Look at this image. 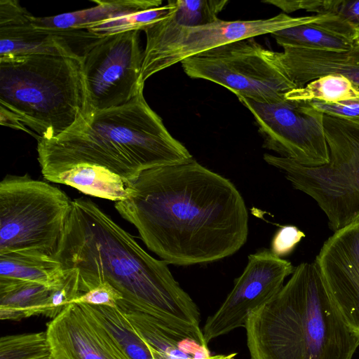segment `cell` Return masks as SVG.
I'll use <instances>...</instances> for the list:
<instances>
[{"instance_id": "obj_1", "label": "cell", "mask_w": 359, "mask_h": 359, "mask_svg": "<svg viewBox=\"0 0 359 359\" xmlns=\"http://www.w3.org/2000/svg\"><path fill=\"white\" fill-rule=\"evenodd\" d=\"M114 206L167 264L218 261L248 238V214L237 188L193 158L144 170Z\"/></svg>"}, {"instance_id": "obj_7", "label": "cell", "mask_w": 359, "mask_h": 359, "mask_svg": "<svg viewBox=\"0 0 359 359\" xmlns=\"http://www.w3.org/2000/svg\"><path fill=\"white\" fill-rule=\"evenodd\" d=\"M72 202L59 188L27 175L0 182V253L39 252L55 257Z\"/></svg>"}, {"instance_id": "obj_24", "label": "cell", "mask_w": 359, "mask_h": 359, "mask_svg": "<svg viewBox=\"0 0 359 359\" xmlns=\"http://www.w3.org/2000/svg\"><path fill=\"white\" fill-rule=\"evenodd\" d=\"M285 97L304 102L337 104L359 99V87L343 76L330 74L290 90Z\"/></svg>"}, {"instance_id": "obj_12", "label": "cell", "mask_w": 359, "mask_h": 359, "mask_svg": "<svg viewBox=\"0 0 359 359\" xmlns=\"http://www.w3.org/2000/svg\"><path fill=\"white\" fill-rule=\"evenodd\" d=\"M291 262L260 249L248 257L247 265L219 309L208 316L202 329L206 344L237 328L245 327L249 313L271 300L292 274Z\"/></svg>"}, {"instance_id": "obj_31", "label": "cell", "mask_w": 359, "mask_h": 359, "mask_svg": "<svg viewBox=\"0 0 359 359\" xmlns=\"http://www.w3.org/2000/svg\"><path fill=\"white\" fill-rule=\"evenodd\" d=\"M236 355V353H232L229 354L210 355L205 359H234Z\"/></svg>"}, {"instance_id": "obj_30", "label": "cell", "mask_w": 359, "mask_h": 359, "mask_svg": "<svg viewBox=\"0 0 359 359\" xmlns=\"http://www.w3.org/2000/svg\"><path fill=\"white\" fill-rule=\"evenodd\" d=\"M324 114L359 122V99L348 100L337 104L309 102Z\"/></svg>"}, {"instance_id": "obj_10", "label": "cell", "mask_w": 359, "mask_h": 359, "mask_svg": "<svg viewBox=\"0 0 359 359\" xmlns=\"http://www.w3.org/2000/svg\"><path fill=\"white\" fill-rule=\"evenodd\" d=\"M238 100L252 114L263 138V147L306 166L330 160L324 114L309 102L285 99L273 103Z\"/></svg>"}, {"instance_id": "obj_11", "label": "cell", "mask_w": 359, "mask_h": 359, "mask_svg": "<svg viewBox=\"0 0 359 359\" xmlns=\"http://www.w3.org/2000/svg\"><path fill=\"white\" fill-rule=\"evenodd\" d=\"M140 31L100 38L82 58L89 111L125 104L144 89ZM89 111V112H90Z\"/></svg>"}, {"instance_id": "obj_4", "label": "cell", "mask_w": 359, "mask_h": 359, "mask_svg": "<svg viewBox=\"0 0 359 359\" xmlns=\"http://www.w3.org/2000/svg\"><path fill=\"white\" fill-rule=\"evenodd\" d=\"M250 359H352L359 337L338 312L313 262L295 267L245 327Z\"/></svg>"}, {"instance_id": "obj_25", "label": "cell", "mask_w": 359, "mask_h": 359, "mask_svg": "<svg viewBox=\"0 0 359 359\" xmlns=\"http://www.w3.org/2000/svg\"><path fill=\"white\" fill-rule=\"evenodd\" d=\"M174 8L171 0L165 6L115 18L89 27L86 29L100 37L130 31H144L146 27L165 18Z\"/></svg>"}, {"instance_id": "obj_8", "label": "cell", "mask_w": 359, "mask_h": 359, "mask_svg": "<svg viewBox=\"0 0 359 359\" xmlns=\"http://www.w3.org/2000/svg\"><path fill=\"white\" fill-rule=\"evenodd\" d=\"M181 65L191 79L213 82L237 97L257 102L280 101L297 88L283 69L279 52L264 48L255 37L203 52L184 60Z\"/></svg>"}, {"instance_id": "obj_33", "label": "cell", "mask_w": 359, "mask_h": 359, "mask_svg": "<svg viewBox=\"0 0 359 359\" xmlns=\"http://www.w3.org/2000/svg\"><path fill=\"white\" fill-rule=\"evenodd\" d=\"M354 44L359 48V29L355 30V34L354 37Z\"/></svg>"}, {"instance_id": "obj_6", "label": "cell", "mask_w": 359, "mask_h": 359, "mask_svg": "<svg viewBox=\"0 0 359 359\" xmlns=\"http://www.w3.org/2000/svg\"><path fill=\"white\" fill-rule=\"evenodd\" d=\"M324 128L327 164L306 166L269 154L263 158L317 202L336 231L359 217V122L325 114Z\"/></svg>"}, {"instance_id": "obj_32", "label": "cell", "mask_w": 359, "mask_h": 359, "mask_svg": "<svg viewBox=\"0 0 359 359\" xmlns=\"http://www.w3.org/2000/svg\"><path fill=\"white\" fill-rule=\"evenodd\" d=\"M20 359H51V358L50 353L48 351Z\"/></svg>"}, {"instance_id": "obj_21", "label": "cell", "mask_w": 359, "mask_h": 359, "mask_svg": "<svg viewBox=\"0 0 359 359\" xmlns=\"http://www.w3.org/2000/svg\"><path fill=\"white\" fill-rule=\"evenodd\" d=\"M65 269L55 257L39 252L0 253V278L39 283L53 288Z\"/></svg>"}, {"instance_id": "obj_17", "label": "cell", "mask_w": 359, "mask_h": 359, "mask_svg": "<svg viewBox=\"0 0 359 359\" xmlns=\"http://www.w3.org/2000/svg\"><path fill=\"white\" fill-rule=\"evenodd\" d=\"M355 30L334 14H320L316 21L281 29L271 34L284 47L346 51L354 46Z\"/></svg>"}, {"instance_id": "obj_26", "label": "cell", "mask_w": 359, "mask_h": 359, "mask_svg": "<svg viewBox=\"0 0 359 359\" xmlns=\"http://www.w3.org/2000/svg\"><path fill=\"white\" fill-rule=\"evenodd\" d=\"M174 8L168 18L184 27H197L217 20L218 14L226 7V0H171Z\"/></svg>"}, {"instance_id": "obj_27", "label": "cell", "mask_w": 359, "mask_h": 359, "mask_svg": "<svg viewBox=\"0 0 359 359\" xmlns=\"http://www.w3.org/2000/svg\"><path fill=\"white\" fill-rule=\"evenodd\" d=\"M299 8L316 14H334L359 29V0H300Z\"/></svg>"}, {"instance_id": "obj_20", "label": "cell", "mask_w": 359, "mask_h": 359, "mask_svg": "<svg viewBox=\"0 0 359 359\" xmlns=\"http://www.w3.org/2000/svg\"><path fill=\"white\" fill-rule=\"evenodd\" d=\"M55 183L72 187L85 194L114 201H123L130 193V182L107 170L79 164L44 177Z\"/></svg>"}, {"instance_id": "obj_5", "label": "cell", "mask_w": 359, "mask_h": 359, "mask_svg": "<svg viewBox=\"0 0 359 359\" xmlns=\"http://www.w3.org/2000/svg\"><path fill=\"white\" fill-rule=\"evenodd\" d=\"M82 60L56 55L0 57L1 124L55 138L89 113Z\"/></svg>"}, {"instance_id": "obj_15", "label": "cell", "mask_w": 359, "mask_h": 359, "mask_svg": "<svg viewBox=\"0 0 359 359\" xmlns=\"http://www.w3.org/2000/svg\"><path fill=\"white\" fill-rule=\"evenodd\" d=\"M51 359H131L107 330L72 303L46 325Z\"/></svg>"}, {"instance_id": "obj_16", "label": "cell", "mask_w": 359, "mask_h": 359, "mask_svg": "<svg viewBox=\"0 0 359 359\" xmlns=\"http://www.w3.org/2000/svg\"><path fill=\"white\" fill-rule=\"evenodd\" d=\"M279 52L283 69L297 88L330 74L343 76L359 87V48L331 51L284 47Z\"/></svg>"}, {"instance_id": "obj_29", "label": "cell", "mask_w": 359, "mask_h": 359, "mask_svg": "<svg viewBox=\"0 0 359 359\" xmlns=\"http://www.w3.org/2000/svg\"><path fill=\"white\" fill-rule=\"evenodd\" d=\"M304 237V233L297 226H283L274 235L271 241V251L281 258L290 253Z\"/></svg>"}, {"instance_id": "obj_18", "label": "cell", "mask_w": 359, "mask_h": 359, "mask_svg": "<svg viewBox=\"0 0 359 359\" xmlns=\"http://www.w3.org/2000/svg\"><path fill=\"white\" fill-rule=\"evenodd\" d=\"M121 311L156 359H205L210 355L208 348L177 335L152 316L130 309Z\"/></svg>"}, {"instance_id": "obj_22", "label": "cell", "mask_w": 359, "mask_h": 359, "mask_svg": "<svg viewBox=\"0 0 359 359\" xmlns=\"http://www.w3.org/2000/svg\"><path fill=\"white\" fill-rule=\"evenodd\" d=\"M50 291V287L39 283L0 278L1 320L46 316Z\"/></svg>"}, {"instance_id": "obj_19", "label": "cell", "mask_w": 359, "mask_h": 359, "mask_svg": "<svg viewBox=\"0 0 359 359\" xmlns=\"http://www.w3.org/2000/svg\"><path fill=\"white\" fill-rule=\"evenodd\" d=\"M94 7L53 16L34 17L32 24L41 29L68 30L87 29L111 19L161 6V0H94Z\"/></svg>"}, {"instance_id": "obj_14", "label": "cell", "mask_w": 359, "mask_h": 359, "mask_svg": "<svg viewBox=\"0 0 359 359\" xmlns=\"http://www.w3.org/2000/svg\"><path fill=\"white\" fill-rule=\"evenodd\" d=\"M314 262L343 320L359 337V217L334 231Z\"/></svg>"}, {"instance_id": "obj_23", "label": "cell", "mask_w": 359, "mask_h": 359, "mask_svg": "<svg viewBox=\"0 0 359 359\" xmlns=\"http://www.w3.org/2000/svg\"><path fill=\"white\" fill-rule=\"evenodd\" d=\"M78 304L107 330L131 359H156L118 307Z\"/></svg>"}, {"instance_id": "obj_3", "label": "cell", "mask_w": 359, "mask_h": 359, "mask_svg": "<svg viewBox=\"0 0 359 359\" xmlns=\"http://www.w3.org/2000/svg\"><path fill=\"white\" fill-rule=\"evenodd\" d=\"M46 176L79 164L100 167L130 182L144 170L193 158L149 106L143 90L125 104L91 111L50 140H39Z\"/></svg>"}, {"instance_id": "obj_13", "label": "cell", "mask_w": 359, "mask_h": 359, "mask_svg": "<svg viewBox=\"0 0 359 359\" xmlns=\"http://www.w3.org/2000/svg\"><path fill=\"white\" fill-rule=\"evenodd\" d=\"M32 15L17 1H0V57L44 54L81 59L100 38L86 29L35 27Z\"/></svg>"}, {"instance_id": "obj_28", "label": "cell", "mask_w": 359, "mask_h": 359, "mask_svg": "<svg viewBox=\"0 0 359 359\" xmlns=\"http://www.w3.org/2000/svg\"><path fill=\"white\" fill-rule=\"evenodd\" d=\"M122 299L123 297L118 290L109 283L104 282L82 294L72 303L116 307Z\"/></svg>"}, {"instance_id": "obj_9", "label": "cell", "mask_w": 359, "mask_h": 359, "mask_svg": "<svg viewBox=\"0 0 359 359\" xmlns=\"http://www.w3.org/2000/svg\"><path fill=\"white\" fill-rule=\"evenodd\" d=\"M165 18L148 26L140 82L184 60L229 43L311 22L320 14L292 17L280 13L266 19L223 20L197 27H184Z\"/></svg>"}, {"instance_id": "obj_2", "label": "cell", "mask_w": 359, "mask_h": 359, "mask_svg": "<svg viewBox=\"0 0 359 359\" xmlns=\"http://www.w3.org/2000/svg\"><path fill=\"white\" fill-rule=\"evenodd\" d=\"M55 257L64 269L79 271L80 295L107 282L123 297L119 309L149 315L177 335L208 347L199 309L168 264L148 254L92 201H72Z\"/></svg>"}]
</instances>
